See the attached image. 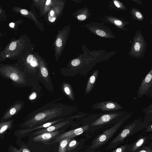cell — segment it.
Instances as JSON below:
<instances>
[{
	"label": "cell",
	"instance_id": "ffe728a7",
	"mask_svg": "<svg viewBox=\"0 0 152 152\" xmlns=\"http://www.w3.org/2000/svg\"><path fill=\"white\" fill-rule=\"evenodd\" d=\"M63 90L66 94L72 99H73L72 90L69 85L65 83L63 86Z\"/></svg>",
	"mask_w": 152,
	"mask_h": 152
},
{
	"label": "cell",
	"instance_id": "4316f807",
	"mask_svg": "<svg viewBox=\"0 0 152 152\" xmlns=\"http://www.w3.org/2000/svg\"><path fill=\"white\" fill-rule=\"evenodd\" d=\"M34 58V56L32 55H28L26 59V62L28 63H31V61L33 60Z\"/></svg>",
	"mask_w": 152,
	"mask_h": 152
},
{
	"label": "cell",
	"instance_id": "4fadbf2b",
	"mask_svg": "<svg viewBox=\"0 0 152 152\" xmlns=\"http://www.w3.org/2000/svg\"><path fill=\"white\" fill-rule=\"evenodd\" d=\"M98 69L95 70L89 77L86 88V93L88 94L91 92L94 86L98 76Z\"/></svg>",
	"mask_w": 152,
	"mask_h": 152
},
{
	"label": "cell",
	"instance_id": "f35d334b",
	"mask_svg": "<svg viewBox=\"0 0 152 152\" xmlns=\"http://www.w3.org/2000/svg\"><path fill=\"white\" fill-rule=\"evenodd\" d=\"M2 9L0 8V15H2Z\"/></svg>",
	"mask_w": 152,
	"mask_h": 152
},
{
	"label": "cell",
	"instance_id": "d6a6232c",
	"mask_svg": "<svg viewBox=\"0 0 152 152\" xmlns=\"http://www.w3.org/2000/svg\"><path fill=\"white\" fill-rule=\"evenodd\" d=\"M37 94L36 93L33 92L32 94L30 95L29 98L30 99H35L36 97Z\"/></svg>",
	"mask_w": 152,
	"mask_h": 152
},
{
	"label": "cell",
	"instance_id": "83f0119b",
	"mask_svg": "<svg viewBox=\"0 0 152 152\" xmlns=\"http://www.w3.org/2000/svg\"><path fill=\"white\" fill-rule=\"evenodd\" d=\"M56 45V46L58 47H61L62 46V41L60 38H58L57 39Z\"/></svg>",
	"mask_w": 152,
	"mask_h": 152
},
{
	"label": "cell",
	"instance_id": "52a82bcc",
	"mask_svg": "<svg viewBox=\"0 0 152 152\" xmlns=\"http://www.w3.org/2000/svg\"><path fill=\"white\" fill-rule=\"evenodd\" d=\"M23 43L20 38L12 41L2 52L4 58H12L19 54L23 48Z\"/></svg>",
	"mask_w": 152,
	"mask_h": 152
},
{
	"label": "cell",
	"instance_id": "8d00e7d4",
	"mask_svg": "<svg viewBox=\"0 0 152 152\" xmlns=\"http://www.w3.org/2000/svg\"><path fill=\"white\" fill-rule=\"evenodd\" d=\"M51 1L50 0H47L46 3V5H48L50 3Z\"/></svg>",
	"mask_w": 152,
	"mask_h": 152
},
{
	"label": "cell",
	"instance_id": "74e56055",
	"mask_svg": "<svg viewBox=\"0 0 152 152\" xmlns=\"http://www.w3.org/2000/svg\"><path fill=\"white\" fill-rule=\"evenodd\" d=\"M54 11L53 10H51L50 13V16H53L54 15Z\"/></svg>",
	"mask_w": 152,
	"mask_h": 152
},
{
	"label": "cell",
	"instance_id": "d6986e66",
	"mask_svg": "<svg viewBox=\"0 0 152 152\" xmlns=\"http://www.w3.org/2000/svg\"><path fill=\"white\" fill-rule=\"evenodd\" d=\"M79 143L75 140L71 139L68 145L66 152H70L73 150L78 145Z\"/></svg>",
	"mask_w": 152,
	"mask_h": 152
},
{
	"label": "cell",
	"instance_id": "4dcf8cb0",
	"mask_svg": "<svg viewBox=\"0 0 152 152\" xmlns=\"http://www.w3.org/2000/svg\"><path fill=\"white\" fill-rule=\"evenodd\" d=\"M136 16L138 18L140 19L142 18V15L138 11H137L135 13Z\"/></svg>",
	"mask_w": 152,
	"mask_h": 152
},
{
	"label": "cell",
	"instance_id": "e0dca14e",
	"mask_svg": "<svg viewBox=\"0 0 152 152\" xmlns=\"http://www.w3.org/2000/svg\"><path fill=\"white\" fill-rule=\"evenodd\" d=\"M147 138L146 137L140 138L134 143L129 147L130 152H134L140 148L145 143Z\"/></svg>",
	"mask_w": 152,
	"mask_h": 152
},
{
	"label": "cell",
	"instance_id": "7402d4cb",
	"mask_svg": "<svg viewBox=\"0 0 152 152\" xmlns=\"http://www.w3.org/2000/svg\"><path fill=\"white\" fill-rule=\"evenodd\" d=\"M41 74L42 76L45 78L48 77V72L46 68L41 67L40 68Z\"/></svg>",
	"mask_w": 152,
	"mask_h": 152
},
{
	"label": "cell",
	"instance_id": "ba28073f",
	"mask_svg": "<svg viewBox=\"0 0 152 152\" xmlns=\"http://www.w3.org/2000/svg\"><path fill=\"white\" fill-rule=\"evenodd\" d=\"M92 108L104 112L115 111L124 109L122 106L118 103L111 101L96 103L92 105Z\"/></svg>",
	"mask_w": 152,
	"mask_h": 152
},
{
	"label": "cell",
	"instance_id": "5bb4252c",
	"mask_svg": "<svg viewBox=\"0 0 152 152\" xmlns=\"http://www.w3.org/2000/svg\"><path fill=\"white\" fill-rule=\"evenodd\" d=\"M16 142L20 146V148L18 149L10 145L8 148V152H32L20 139H18Z\"/></svg>",
	"mask_w": 152,
	"mask_h": 152
},
{
	"label": "cell",
	"instance_id": "9c48e42d",
	"mask_svg": "<svg viewBox=\"0 0 152 152\" xmlns=\"http://www.w3.org/2000/svg\"><path fill=\"white\" fill-rule=\"evenodd\" d=\"M90 127V126L87 124L83 126L64 133L58 136L51 142H45V144L50 145L58 142H59L64 138H72L82 134L88 129Z\"/></svg>",
	"mask_w": 152,
	"mask_h": 152
},
{
	"label": "cell",
	"instance_id": "6da1fadb",
	"mask_svg": "<svg viewBox=\"0 0 152 152\" xmlns=\"http://www.w3.org/2000/svg\"><path fill=\"white\" fill-rule=\"evenodd\" d=\"M63 106L54 105L52 108H49L39 112L33 116L30 119L22 124L21 128H31L38 124H42L55 118L64 116L70 114Z\"/></svg>",
	"mask_w": 152,
	"mask_h": 152
},
{
	"label": "cell",
	"instance_id": "d4e9b609",
	"mask_svg": "<svg viewBox=\"0 0 152 152\" xmlns=\"http://www.w3.org/2000/svg\"><path fill=\"white\" fill-rule=\"evenodd\" d=\"M80 63V60L77 59H74L71 62L72 65L74 66H78Z\"/></svg>",
	"mask_w": 152,
	"mask_h": 152
},
{
	"label": "cell",
	"instance_id": "7c38bea8",
	"mask_svg": "<svg viewBox=\"0 0 152 152\" xmlns=\"http://www.w3.org/2000/svg\"><path fill=\"white\" fill-rule=\"evenodd\" d=\"M69 121H64L56 124H54L47 127L43 128L36 131L33 133V134L35 135H37L45 132H50L56 131L57 130L61 128L65 125L68 124Z\"/></svg>",
	"mask_w": 152,
	"mask_h": 152
},
{
	"label": "cell",
	"instance_id": "8992f818",
	"mask_svg": "<svg viewBox=\"0 0 152 152\" xmlns=\"http://www.w3.org/2000/svg\"><path fill=\"white\" fill-rule=\"evenodd\" d=\"M144 95L152 97V69L142 80L137 93L139 98Z\"/></svg>",
	"mask_w": 152,
	"mask_h": 152
},
{
	"label": "cell",
	"instance_id": "f546056e",
	"mask_svg": "<svg viewBox=\"0 0 152 152\" xmlns=\"http://www.w3.org/2000/svg\"><path fill=\"white\" fill-rule=\"evenodd\" d=\"M114 23L116 26H120L122 24V23L121 20H115L114 21Z\"/></svg>",
	"mask_w": 152,
	"mask_h": 152
},
{
	"label": "cell",
	"instance_id": "277c9868",
	"mask_svg": "<svg viewBox=\"0 0 152 152\" xmlns=\"http://www.w3.org/2000/svg\"><path fill=\"white\" fill-rule=\"evenodd\" d=\"M143 125V124L140 120L135 119L132 122L125 126L117 136L110 142L106 150H108L115 148L122 143L133 131L137 129H140Z\"/></svg>",
	"mask_w": 152,
	"mask_h": 152
},
{
	"label": "cell",
	"instance_id": "8fae6325",
	"mask_svg": "<svg viewBox=\"0 0 152 152\" xmlns=\"http://www.w3.org/2000/svg\"><path fill=\"white\" fill-rule=\"evenodd\" d=\"M59 133V131L43 133L34 137L32 140L34 142H45L53 139Z\"/></svg>",
	"mask_w": 152,
	"mask_h": 152
},
{
	"label": "cell",
	"instance_id": "cb8c5ba5",
	"mask_svg": "<svg viewBox=\"0 0 152 152\" xmlns=\"http://www.w3.org/2000/svg\"><path fill=\"white\" fill-rule=\"evenodd\" d=\"M141 47L140 43L139 42H137L134 44V49L135 51L138 52L140 50Z\"/></svg>",
	"mask_w": 152,
	"mask_h": 152
},
{
	"label": "cell",
	"instance_id": "1f68e13d",
	"mask_svg": "<svg viewBox=\"0 0 152 152\" xmlns=\"http://www.w3.org/2000/svg\"><path fill=\"white\" fill-rule=\"evenodd\" d=\"M152 131V125L151 124L149 125L147 127L146 129V132H151Z\"/></svg>",
	"mask_w": 152,
	"mask_h": 152
},
{
	"label": "cell",
	"instance_id": "9a60e30c",
	"mask_svg": "<svg viewBox=\"0 0 152 152\" xmlns=\"http://www.w3.org/2000/svg\"><path fill=\"white\" fill-rule=\"evenodd\" d=\"M22 106V105L21 103H18L15 104L5 114L1 119V121H4L10 118L21 108Z\"/></svg>",
	"mask_w": 152,
	"mask_h": 152
},
{
	"label": "cell",
	"instance_id": "f1b7e54d",
	"mask_svg": "<svg viewBox=\"0 0 152 152\" xmlns=\"http://www.w3.org/2000/svg\"><path fill=\"white\" fill-rule=\"evenodd\" d=\"M86 16L83 14L79 15L77 17V19L80 20H85L86 18Z\"/></svg>",
	"mask_w": 152,
	"mask_h": 152
},
{
	"label": "cell",
	"instance_id": "484cf974",
	"mask_svg": "<svg viewBox=\"0 0 152 152\" xmlns=\"http://www.w3.org/2000/svg\"><path fill=\"white\" fill-rule=\"evenodd\" d=\"M96 33L98 35L102 37H104L106 35L105 33L101 30H97L96 31Z\"/></svg>",
	"mask_w": 152,
	"mask_h": 152
},
{
	"label": "cell",
	"instance_id": "836d02e7",
	"mask_svg": "<svg viewBox=\"0 0 152 152\" xmlns=\"http://www.w3.org/2000/svg\"><path fill=\"white\" fill-rule=\"evenodd\" d=\"M114 3L115 5L118 8H120L121 7V6L120 3L117 1H114Z\"/></svg>",
	"mask_w": 152,
	"mask_h": 152
},
{
	"label": "cell",
	"instance_id": "d590c367",
	"mask_svg": "<svg viewBox=\"0 0 152 152\" xmlns=\"http://www.w3.org/2000/svg\"><path fill=\"white\" fill-rule=\"evenodd\" d=\"M31 65L34 66H35L36 64V62L35 61H32L31 62Z\"/></svg>",
	"mask_w": 152,
	"mask_h": 152
},
{
	"label": "cell",
	"instance_id": "5b68a950",
	"mask_svg": "<svg viewBox=\"0 0 152 152\" xmlns=\"http://www.w3.org/2000/svg\"><path fill=\"white\" fill-rule=\"evenodd\" d=\"M0 71L5 77L17 83L23 84L25 82L23 75L20 71L15 67L4 66L0 68Z\"/></svg>",
	"mask_w": 152,
	"mask_h": 152
},
{
	"label": "cell",
	"instance_id": "ac0fdd59",
	"mask_svg": "<svg viewBox=\"0 0 152 152\" xmlns=\"http://www.w3.org/2000/svg\"><path fill=\"white\" fill-rule=\"evenodd\" d=\"M71 140V138H66L62 139L59 142L58 152H66L68 145Z\"/></svg>",
	"mask_w": 152,
	"mask_h": 152
},
{
	"label": "cell",
	"instance_id": "7a4b0ae2",
	"mask_svg": "<svg viewBox=\"0 0 152 152\" xmlns=\"http://www.w3.org/2000/svg\"><path fill=\"white\" fill-rule=\"evenodd\" d=\"M134 112V111H132L128 113L112 126L106 129L95 139L92 142L91 148H97L107 142L125 121L131 116Z\"/></svg>",
	"mask_w": 152,
	"mask_h": 152
},
{
	"label": "cell",
	"instance_id": "603a6c76",
	"mask_svg": "<svg viewBox=\"0 0 152 152\" xmlns=\"http://www.w3.org/2000/svg\"><path fill=\"white\" fill-rule=\"evenodd\" d=\"M136 152H152V150L150 147L146 146L142 148Z\"/></svg>",
	"mask_w": 152,
	"mask_h": 152
},
{
	"label": "cell",
	"instance_id": "2e32d148",
	"mask_svg": "<svg viewBox=\"0 0 152 152\" xmlns=\"http://www.w3.org/2000/svg\"><path fill=\"white\" fill-rule=\"evenodd\" d=\"M13 122V120H11L0 123V138H2L5 132L11 128Z\"/></svg>",
	"mask_w": 152,
	"mask_h": 152
},
{
	"label": "cell",
	"instance_id": "e575fe53",
	"mask_svg": "<svg viewBox=\"0 0 152 152\" xmlns=\"http://www.w3.org/2000/svg\"><path fill=\"white\" fill-rule=\"evenodd\" d=\"M56 18H51L50 17H49L48 18V19L49 21L51 22H54L56 20Z\"/></svg>",
	"mask_w": 152,
	"mask_h": 152
},
{
	"label": "cell",
	"instance_id": "30bf717a",
	"mask_svg": "<svg viewBox=\"0 0 152 152\" xmlns=\"http://www.w3.org/2000/svg\"><path fill=\"white\" fill-rule=\"evenodd\" d=\"M63 119V118L57 120L47 122L35 127L17 130L15 132L14 135L18 138V139H20V138L24 137V136L28 134L32 131L39 129H43L47 127L58 122H60Z\"/></svg>",
	"mask_w": 152,
	"mask_h": 152
},
{
	"label": "cell",
	"instance_id": "3957f363",
	"mask_svg": "<svg viewBox=\"0 0 152 152\" xmlns=\"http://www.w3.org/2000/svg\"><path fill=\"white\" fill-rule=\"evenodd\" d=\"M128 113L121 110L93 114V121L90 126L98 127L116 123Z\"/></svg>",
	"mask_w": 152,
	"mask_h": 152
},
{
	"label": "cell",
	"instance_id": "44dd1931",
	"mask_svg": "<svg viewBox=\"0 0 152 152\" xmlns=\"http://www.w3.org/2000/svg\"><path fill=\"white\" fill-rule=\"evenodd\" d=\"M129 145H125L121 146L111 152H125Z\"/></svg>",
	"mask_w": 152,
	"mask_h": 152
}]
</instances>
